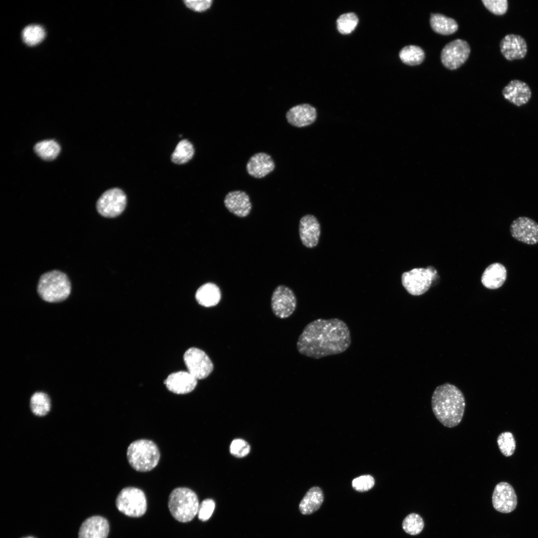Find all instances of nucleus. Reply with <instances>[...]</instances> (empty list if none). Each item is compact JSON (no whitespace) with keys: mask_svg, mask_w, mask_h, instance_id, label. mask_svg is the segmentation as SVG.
<instances>
[{"mask_svg":"<svg viewBox=\"0 0 538 538\" xmlns=\"http://www.w3.org/2000/svg\"><path fill=\"white\" fill-rule=\"evenodd\" d=\"M492 504L497 511L509 513L517 505V497L513 487L508 483L501 482L497 484L492 495Z\"/></svg>","mask_w":538,"mask_h":538,"instance_id":"ddd939ff","label":"nucleus"},{"mask_svg":"<svg viewBox=\"0 0 538 538\" xmlns=\"http://www.w3.org/2000/svg\"><path fill=\"white\" fill-rule=\"evenodd\" d=\"M507 277L505 267L501 263H495L486 268L482 274L481 282L486 288L496 289L501 287Z\"/></svg>","mask_w":538,"mask_h":538,"instance_id":"4be33fe9","label":"nucleus"},{"mask_svg":"<svg viewBox=\"0 0 538 538\" xmlns=\"http://www.w3.org/2000/svg\"><path fill=\"white\" fill-rule=\"evenodd\" d=\"M351 343L347 324L337 318H318L309 323L299 335L296 348L302 355L315 359L341 354Z\"/></svg>","mask_w":538,"mask_h":538,"instance_id":"f257e3e1","label":"nucleus"},{"mask_svg":"<svg viewBox=\"0 0 538 538\" xmlns=\"http://www.w3.org/2000/svg\"><path fill=\"white\" fill-rule=\"evenodd\" d=\"M30 409L34 414L42 416L46 415L50 410L51 402L48 396L43 392H36L32 395L30 400Z\"/></svg>","mask_w":538,"mask_h":538,"instance_id":"c85d7f7f","label":"nucleus"},{"mask_svg":"<svg viewBox=\"0 0 538 538\" xmlns=\"http://www.w3.org/2000/svg\"><path fill=\"white\" fill-rule=\"evenodd\" d=\"M127 205V197L124 192L118 188L110 189L104 192L96 203L99 213L107 218L120 215Z\"/></svg>","mask_w":538,"mask_h":538,"instance_id":"6e6552de","label":"nucleus"},{"mask_svg":"<svg viewBox=\"0 0 538 538\" xmlns=\"http://www.w3.org/2000/svg\"><path fill=\"white\" fill-rule=\"evenodd\" d=\"M470 52V46L466 41L455 39L447 44L442 49L440 55L441 62L449 69H456L467 60Z\"/></svg>","mask_w":538,"mask_h":538,"instance_id":"9b49d317","label":"nucleus"},{"mask_svg":"<svg viewBox=\"0 0 538 538\" xmlns=\"http://www.w3.org/2000/svg\"><path fill=\"white\" fill-rule=\"evenodd\" d=\"M499 448L506 457L512 456L516 449V441L513 434L509 431L501 433L497 438Z\"/></svg>","mask_w":538,"mask_h":538,"instance_id":"473e14b6","label":"nucleus"},{"mask_svg":"<svg viewBox=\"0 0 538 538\" xmlns=\"http://www.w3.org/2000/svg\"><path fill=\"white\" fill-rule=\"evenodd\" d=\"M71 286L67 275L57 270L43 274L39 279L37 292L44 300L58 302L64 300L69 295Z\"/></svg>","mask_w":538,"mask_h":538,"instance_id":"20e7f679","label":"nucleus"},{"mask_svg":"<svg viewBox=\"0 0 538 538\" xmlns=\"http://www.w3.org/2000/svg\"><path fill=\"white\" fill-rule=\"evenodd\" d=\"M321 233L320 225L313 215L307 214L301 217L299 223V234L302 244L307 248L316 247Z\"/></svg>","mask_w":538,"mask_h":538,"instance_id":"2eb2a0df","label":"nucleus"},{"mask_svg":"<svg viewBox=\"0 0 538 538\" xmlns=\"http://www.w3.org/2000/svg\"><path fill=\"white\" fill-rule=\"evenodd\" d=\"M45 36L44 28L37 24L29 25L22 31L24 42L29 46H34L41 42Z\"/></svg>","mask_w":538,"mask_h":538,"instance_id":"c756f323","label":"nucleus"},{"mask_svg":"<svg viewBox=\"0 0 538 538\" xmlns=\"http://www.w3.org/2000/svg\"><path fill=\"white\" fill-rule=\"evenodd\" d=\"M375 484L374 478L370 475H364L353 479V488L358 492H365L372 489Z\"/></svg>","mask_w":538,"mask_h":538,"instance_id":"c9c22d12","label":"nucleus"},{"mask_svg":"<svg viewBox=\"0 0 538 538\" xmlns=\"http://www.w3.org/2000/svg\"><path fill=\"white\" fill-rule=\"evenodd\" d=\"M109 532L108 521L103 517L94 516L87 519L82 524L78 538H107Z\"/></svg>","mask_w":538,"mask_h":538,"instance_id":"412c9836","label":"nucleus"},{"mask_svg":"<svg viewBox=\"0 0 538 538\" xmlns=\"http://www.w3.org/2000/svg\"><path fill=\"white\" fill-rule=\"evenodd\" d=\"M195 298L201 306L210 307L216 305L221 298L219 287L215 283H206L200 286L195 293Z\"/></svg>","mask_w":538,"mask_h":538,"instance_id":"5701e85b","label":"nucleus"},{"mask_svg":"<svg viewBox=\"0 0 538 538\" xmlns=\"http://www.w3.org/2000/svg\"><path fill=\"white\" fill-rule=\"evenodd\" d=\"M436 275V270L432 267L415 268L403 273L402 282L409 294L419 295L428 290Z\"/></svg>","mask_w":538,"mask_h":538,"instance_id":"0eeeda50","label":"nucleus"},{"mask_svg":"<svg viewBox=\"0 0 538 538\" xmlns=\"http://www.w3.org/2000/svg\"><path fill=\"white\" fill-rule=\"evenodd\" d=\"M127 457L134 469L145 472L151 471L157 465L160 454L157 445L153 441L140 439L130 443L127 448Z\"/></svg>","mask_w":538,"mask_h":538,"instance_id":"7ed1b4c3","label":"nucleus"},{"mask_svg":"<svg viewBox=\"0 0 538 538\" xmlns=\"http://www.w3.org/2000/svg\"><path fill=\"white\" fill-rule=\"evenodd\" d=\"M33 150L41 159L46 161L55 159L60 152L59 143L53 139L44 140L36 143Z\"/></svg>","mask_w":538,"mask_h":538,"instance_id":"a878e982","label":"nucleus"},{"mask_svg":"<svg viewBox=\"0 0 538 538\" xmlns=\"http://www.w3.org/2000/svg\"><path fill=\"white\" fill-rule=\"evenodd\" d=\"M215 507L214 501L211 499H206L199 504L197 512L198 519L203 522L209 519L211 517Z\"/></svg>","mask_w":538,"mask_h":538,"instance_id":"e433bc0d","label":"nucleus"},{"mask_svg":"<svg viewBox=\"0 0 538 538\" xmlns=\"http://www.w3.org/2000/svg\"><path fill=\"white\" fill-rule=\"evenodd\" d=\"M399 57L404 63L414 66L419 65L423 62L425 58V54L420 47L410 45L401 49L399 53Z\"/></svg>","mask_w":538,"mask_h":538,"instance_id":"cd10ccee","label":"nucleus"},{"mask_svg":"<svg viewBox=\"0 0 538 538\" xmlns=\"http://www.w3.org/2000/svg\"><path fill=\"white\" fill-rule=\"evenodd\" d=\"M184 3L186 7L196 12H203L211 6L212 0H186Z\"/></svg>","mask_w":538,"mask_h":538,"instance_id":"4c0bfd02","label":"nucleus"},{"mask_svg":"<svg viewBox=\"0 0 538 538\" xmlns=\"http://www.w3.org/2000/svg\"><path fill=\"white\" fill-rule=\"evenodd\" d=\"M502 94L506 100L518 107L527 104L532 97L528 84L518 79L510 81L502 89Z\"/></svg>","mask_w":538,"mask_h":538,"instance_id":"a211bd4d","label":"nucleus"},{"mask_svg":"<svg viewBox=\"0 0 538 538\" xmlns=\"http://www.w3.org/2000/svg\"><path fill=\"white\" fill-rule=\"evenodd\" d=\"M324 499L322 490L318 487L311 488L301 501L299 509L301 514L309 515L320 507Z\"/></svg>","mask_w":538,"mask_h":538,"instance_id":"b1692460","label":"nucleus"},{"mask_svg":"<svg viewBox=\"0 0 538 538\" xmlns=\"http://www.w3.org/2000/svg\"><path fill=\"white\" fill-rule=\"evenodd\" d=\"M168 506L175 520L186 523L191 521L197 514L199 503L193 491L186 487H177L170 493Z\"/></svg>","mask_w":538,"mask_h":538,"instance_id":"39448f33","label":"nucleus"},{"mask_svg":"<svg viewBox=\"0 0 538 538\" xmlns=\"http://www.w3.org/2000/svg\"><path fill=\"white\" fill-rule=\"evenodd\" d=\"M430 23L435 32L445 35L454 33L458 28L457 23L454 19L440 13H432Z\"/></svg>","mask_w":538,"mask_h":538,"instance_id":"393cba45","label":"nucleus"},{"mask_svg":"<svg viewBox=\"0 0 538 538\" xmlns=\"http://www.w3.org/2000/svg\"><path fill=\"white\" fill-rule=\"evenodd\" d=\"M167 389L178 395L188 394L197 385V379L188 371H178L170 374L164 381Z\"/></svg>","mask_w":538,"mask_h":538,"instance_id":"6ab92c4d","label":"nucleus"},{"mask_svg":"<svg viewBox=\"0 0 538 538\" xmlns=\"http://www.w3.org/2000/svg\"><path fill=\"white\" fill-rule=\"evenodd\" d=\"M500 51L508 61L520 60L524 58L528 52V45L525 39L520 35L508 34L506 35L499 43Z\"/></svg>","mask_w":538,"mask_h":538,"instance_id":"4468645a","label":"nucleus"},{"mask_svg":"<svg viewBox=\"0 0 538 538\" xmlns=\"http://www.w3.org/2000/svg\"><path fill=\"white\" fill-rule=\"evenodd\" d=\"M510 231L516 240L528 245L538 243V223L527 217H520L511 223Z\"/></svg>","mask_w":538,"mask_h":538,"instance_id":"f8f14e48","label":"nucleus"},{"mask_svg":"<svg viewBox=\"0 0 538 538\" xmlns=\"http://www.w3.org/2000/svg\"><path fill=\"white\" fill-rule=\"evenodd\" d=\"M195 149L193 144L187 139L180 141L171 154V161L177 164H184L193 157Z\"/></svg>","mask_w":538,"mask_h":538,"instance_id":"bb28decb","label":"nucleus"},{"mask_svg":"<svg viewBox=\"0 0 538 538\" xmlns=\"http://www.w3.org/2000/svg\"><path fill=\"white\" fill-rule=\"evenodd\" d=\"M358 23V18L353 12L341 14L336 21L337 28L340 33L347 34L353 31Z\"/></svg>","mask_w":538,"mask_h":538,"instance_id":"2f4dec72","label":"nucleus"},{"mask_svg":"<svg viewBox=\"0 0 538 538\" xmlns=\"http://www.w3.org/2000/svg\"><path fill=\"white\" fill-rule=\"evenodd\" d=\"M317 113L314 107L308 104H299L290 108L285 114L287 122L291 126L302 128L314 122Z\"/></svg>","mask_w":538,"mask_h":538,"instance_id":"aec40b11","label":"nucleus"},{"mask_svg":"<svg viewBox=\"0 0 538 538\" xmlns=\"http://www.w3.org/2000/svg\"><path fill=\"white\" fill-rule=\"evenodd\" d=\"M482 2L489 11L496 15H503L508 10L507 0H482Z\"/></svg>","mask_w":538,"mask_h":538,"instance_id":"72a5a7b5","label":"nucleus"},{"mask_svg":"<svg viewBox=\"0 0 538 538\" xmlns=\"http://www.w3.org/2000/svg\"><path fill=\"white\" fill-rule=\"evenodd\" d=\"M183 360L187 371L197 380L208 377L214 369V365L207 354L196 347H191L184 354Z\"/></svg>","mask_w":538,"mask_h":538,"instance_id":"1a4fd4ad","label":"nucleus"},{"mask_svg":"<svg viewBox=\"0 0 538 538\" xmlns=\"http://www.w3.org/2000/svg\"><path fill=\"white\" fill-rule=\"evenodd\" d=\"M35 538L31 537V536H29V537H24V538Z\"/></svg>","mask_w":538,"mask_h":538,"instance_id":"58836bf2","label":"nucleus"},{"mask_svg":"<svg viewBox=\"0 0 538 538\" xmlns=\"http://www.w3.org/2000/svg\"><path fill=\"white\" fill-rule=\"evenodd\" d=\"M271 308L273 314L281 319L289 317L295 311L297 299L293 291L284 285L277 286L271 297Z\"/></svg>","mask_w":538,"mask_h":538,"instance_id":"9d476101","label":"nucleus"},{"mask_svg":"<svg viewBox=\"0 0 538 538\" xmlns=\"http://www.w3.org/2000/svg\"><path fill=\"white\" fill-rule=\"evenodd\" d=\"M404 531L410 535L419 534L423 530L424 522L420 515L411 513L404 520L402 524Z\"/></svg>","mask_w":538,"mask_h":538,"instance_id":"7c9ffc66","label":"nucleus"},{"mask_svg":"<svg viewBox=\"0 0 538 538\" xmlns=\"http://www.w3.org/2000/svg\"><path fill=\"white\" fill-rule=\"evenodd\" d=\"M231 454L239 458L246 456L250 453L251 447L248 443L241 438L234 439L229 448Z\"/></svg>","mask_w":538,"mask_h":538,"instance_id":"f704fd0d","label":"nucleus"},{"mask_svg":"<svg viewBox=\"0 0 538 538\" xmlns=\"http://www.w3.org/2000/svg\"><path fill=\"white\" fill-rule=\"evenodd\" d=\"M465 405L462 392L454 385L446 383L440 385L432 394V411L438 420L447 427H454L460 423Z\"/></svg>","mask_w":538,"mask_h":538,"instance_id":"f03ea898","label":"nucleus"},{"mask_svg":"<svg viewBox=\"0 0 538 538\" xmlns=\"http://www.w3.org/2000/svg\"><path fill=\"white\" fill-rule=\"evenodd\" d=\"M116 505L121 513L134 518L143 516L147 508L146 499L144 492L134 487L123 488L117 497Z\"/></svg>","mask_w":538,"mask_h":538,"instance_id":"423d86ee","label":"nucleus"},{"mask_svg":"<svg viewBox=\"0 0 538 538\" xmlns=\"http://www.w3.org/2000/svg\"><path fill=\"white\" fill-rule=\"evenodd\" d=\"M275 167V162L271 156L265 152L254 154L248 159L246 170L252 177L260 179L272 172Z\"/></svg>","mask_w":538,"mask_h":538,"instance_id":"f3484780","label":"nucleus"},{"mask_svg":"<svg viewBox=\"0 0 538 538\" xmlns=\"http://www.w3.org/2000/svg\"><path fill=\"white\" fill-rule=\"evenodd\" d=\"M224 204L230 212L241 218L249 215L252 208L249 195L239 190L228 192L224 197Z\"/></svg>","mask_w":538,"mask_h":538,"instance_id":"dca6fc26","label":"nucleus"}]
</instances>
